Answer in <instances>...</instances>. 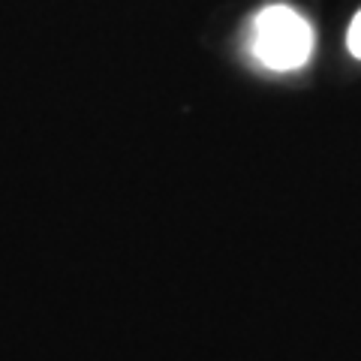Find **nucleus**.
<instances>
[{
    "label": "nucleus",
    "instance_id": "obj_2",
    "mask_svg": "<svg viewBox=\"0 0 361 361\" xmlns=\"http://www.w3.org/2000/svg\"><path fill=\"white\" fill-rule=\"evenodd\" d=\"M346 45H349V51H353L355 58L361 61V9H358V16L353 18V25H349V33H346Z\"/></svg>",
    "mask_w": 361,
    "mask_h": 361
},
{
    "label": "nucleus",
    "instance_id": "obj_1",
    "mask_svg": "<svg viewBox=\"0 0 361 361\" xmlns=\"http://www.w3.org/2000/svg\"><path fill=\"white\" fill-rule=\"evenodd\" d=\"M253 58L274 73H292L310 61L313 27L292 6H265L250 25Z\"/></svg>",
    "mask_w": 361,
    "mask_h": 361
}]
</instances>
